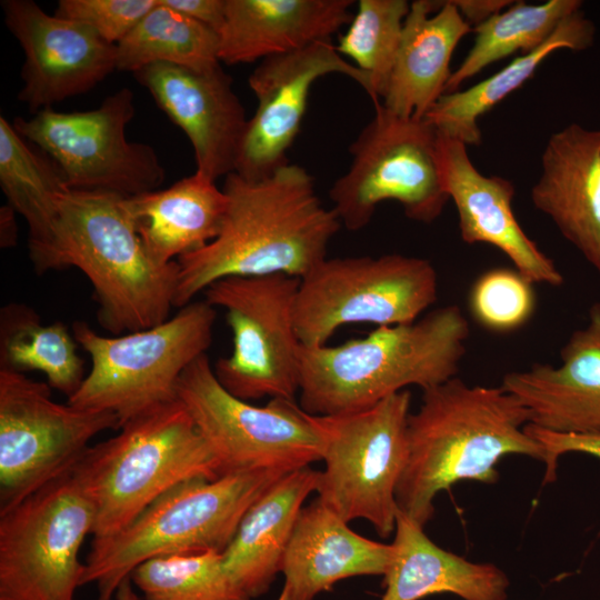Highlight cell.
Returning a JSON list of instances; mask_svg holds the SVG:
<instances>
[{
    "label": "cell",
    "instance_id": "6da1fadb",
    "mask_svg": "<svg viewBox=\"0 0 600 600\" xmlns=\"http://www.w3.org/2000/svg\"><path fill=\"white\" fill-rule=\"evenodd\" d=\"M222 190L227 210L218 237L177 260L176 308L224 278L282 273L301 279L327 258L341 228L312 176L296 163L258 179L231 172Z\"/></svg>",
    "mask_w": 600,
    "mask_h": 600
},
{
    "label": "cell",
    "instance_id": "d4e9b609",
    "mask_svg": "<svg viewBox=\"0 0 600 600\" xmlns=\"http://www.w3.org/2000/svg\"><path fill=\"white\" fill-rule=\"evenodd\" d=\"M319 471L292 470L272 483L248 509L222 552L223 564L250 598L264 594L277 574L308 496L317 491Z\"/></svg>",
    "mask_w": 600,
    "mask_h": 600
},
{
    "label": "cell",
    "instance_id": "60d3db41",
    "mask_svg": "<svg viewBox=\"0 0 600 600\" xmlns=\"http://www.w3.org/2000/svg\"><path fill=\"white\" fill-rule=\"evenodd\" d=\"M114 600H139L131 578L126 579L116 592Z\"/></svg>",
    "mask_w": 600,
    "mask_h": 600
},
{
    "label": "cell",
    "instance_id": "4316f807",
    "mask_svg": "<svg viewBox=\"0 0 600 600\" xmlns=\"http://www.w3.org/2000/svg\"><path fill=\"white\" fill-rule=\"evenodd\" d=\"M149 254L167 264L214 240L222 227L227 197L197 172L166 189L123 199Z\"/></svg>",
    "mask_w": 600,
    "mask_h": 600
},
{
    "label": "cell",
    "instance_id": "83f0119b",
    "mask_svg": "<svg viewBox=\"0 0 600 600\" xmlns=\"http://www.w3.org/2000/svg\"><path fill=\"white\" fill-rule=\"evenodd\" d=\"M593 22L579 10L566 18L539 48L513 59L487 79L462 91L444 93L423 118L438 133L466 146L481 143L479 119L522 87L557 50L583 51L594 42Z\"/></svg>",
    "mask_w": 600,
    "mask_h": 600
},
{
    "label": "cell",
    "instance_id": "3957f363",
    "mask_svg": "<svg viewBox=\"0 0 600 600\" xmlns=\"http://www.w3.org/2000/svg\"><path fill=\"white\" fill-rule=\"evenodd\" d=\"M124 197L66 189L51 239L30 259L38 273L79 269L90 281L100 326L113 336L158 326L174 307L179 264L147 251Z\"/></svg>",
    "mask_w": 600,
    "mask_h": 600
},
{
    "label": "cell",
    "instance_id": "836d02e7",
    "mask_svg": "<svg viewBox=\"0 0 600 600\" xmlns=\"http://www.w3.org/2000/svg\"><path fill=\"white\" fill-rule=\"evenodd\" d=\"M130 578L146 600H251L226 570L222 552L213 550L152 558Z\"/></svg>",
    "mask_w": 600,
    "mask_h": 600
},
{
    "label": "cell",
    "instance_id": "4fadbf2b",
    "mask_svg": "<svg viewBox=\"0 0 600 600\" xmlns=\"http://www.w3.org/2000/svg\"><path fill=\"white\" fill-rule=\"evenodd\" d=\"M300 279L282 273L231 277L210 284L204 300L226 310L232 351L219 358L213 372L232 396L296 400L300 348L294 303Z\"/></svg>",
    "mask_w": 600,
    "mask_h": 600
},
{
    "label": "cell",
    "instance_id": "b9f144b4",
    "mask_svg": "<svg viewBox=\"0 0 600 600\" xmlns=\"http://www.w3.org/2000/svg\"><path fill=\"white\" fill-rule=\"evenodd\" d=\"M277 600H290L289 597H288L287 591L283 588H282V590H281V592H280Z\"/></svg>",
    "mask_w": 600,
    "mask_h": 600
},
{
    "label": "cell",
    "instance_id": "d590c367",
    "mask_svg": "<svg viewBox=\"0 0 600 600\" xmlns=\"http://www.w3.org/2000/svg\"><path fill=\"white\" fill-rule=\"evenodd\" d=\"M158 0H59L54 14L90 27L104 41L118 44Z\"/></svg>",
    "mask_w": 600,
    "mask_h": 600
},
{
    "label": "cell",
    "instance_id": "30bf717a",
    "mask_svg": "<svg viewBox=\"0 0 600 600\" xmlns=\"http://www.w3.org/2000/svg\"><path fill=\"white\" fill-rule=\"evenodd\" d=\"M438 298L431 261L401 253L326 258L300 279L294 322L300 343L327 344L341 327L409 323Z\"/></svg>",
    "mask_w": 600,
    "mask_h": 600
},
{
    "label": "cell",
    "instance_id": "5bb4252c",
    "mask_svg": "<svg viewBox=\"0 0 600 600\" xmlns=\"http://www.w3.org/2000/svg\"><path fill=\"white\" fill-rule=\"evenodd\" d=\"M133 93L122 88L92 110L61 112L47 108L16 118V130L38 146L62 172L69 189L133 197L157 190L166 172L156 150L129 141Z\"/></svg>",
    "mask_w": 600,
    "mask_h": 600
},
{
    "label": "cell",
    "instance_id": "f546056e",
    "mask_svg": "<svg viewBox=\"0 0 600 600\" xmlns=\"http://www.w3.org/2000/svg\"><path fill=\"white\" fill-rule=\"evenodd\" d=\"M0 186L8 203L29 229V256L51 239L58 198L68 189L58 166L30 148L3 116L0 117Z\"/></svg>",
    "mask_w": 600,
    "mask_h": 600
},
{
    "label": "cell",
    "instance_id": "277c9868",
    "mask_svg": "<svg viewBox=\"0 0 600 600\" xmlns=\"http://www.w3.org/2000/svg\"><path fill=\"white\" fill-rule=\"evenodd\" d=\"M469 334L460 308L448 304L337 346L301 344L299 406L333 416L370 408L409 386H438L457 377Z\"/></svg>",
    "mask_w": 600,
    "mask_h": 600
},
{
    "label": "cell",
    "instance_id": "8d00e7d4",
    "mask_svg": "<svg viewBox=\"0 0 600 600\" xmlns=\"http://www.w3.org/2000/svg\"><path fill=\"white\" fill-rule=\"evenodd\" d=\"M524 429L543 447L546 451L544 482L549 483L556 480L558 460L564 453L579 452L600 459V433H558L541 429L530 423H528Z\"/></svg>",
    "mask_w": 600,
    "mask_h": 600
},
{
    "label": "cell",
    "instance_id": "4dcf8cb0",
    "mask_svg": "<svg viewBox=\"0 0 600 600\" xmlns=\"http://www.w3.org/2000/svg\"><path fill=\"white\" fill-rule=\"evenodd\" d=\"M581 7L580 0H548L539 4L514 1L473 28V46L452 71L444 93L458 91L463 82L486 67L517 51L524 54L539 48L566 18Z\"/></svg>",
    "mask_w": 600,
    "mask_h": 600
},
{
    "label": "cell",
    "instance_id": "44dd1931",
    "mask_svg": "<svg viewBox=\"0 0 600 600\" xmlns=\"http://www.w3.org/2000/svg\"><path fill=\"white\" fill-rule=\"evenodd\" d=\"M530 197L600 273V129L570 123L553 132Z\"/></svg>",
    "mask_w": 600,
    "mask_h": 600
},
{
    "label": "cell",
    "instance_id": "74e56055",
    "mask_svg": "<svg viewBox=\"0 0 600 600\" xmlns=\"http://www.w3.org/2000/svg\"><path fill=\"white\" fill-rule=\"evenodd\" d=\"M160 2L217 32L224 21L226 0H160Z\"/></svg>",
    "mask_w": 600,
    "mask_h": 600
},
{
    "label": "cell",
    "instance_id": "7c38bea8",
    "mask_svg": "<svg viewBox=\"0 0 600 600\" xmlns=\"http://www.w3.org/2000/svg\"><path fill=\"white\" fill-rule=\"evenodd\" d=\"M96 510L71 471L0 509V600H74Z\"/></svg>",
    "mask_w": 600,
    "mask_h": 600
},
{
    "label": "cell",
    "instance_id": "ac0fdd59",
    "mask_svg": "<svg viewBox=\"0 0 600 600\" xmlns=\"http://www.w3.org/2000/svg\"><path fill=\"white\" fill-rule=\"evenodd\" d=\"M132 74L188 137L197 173L217 181L234 171L249 119L220 63H153Z\"/></svg>",
    "mask_w": 600,
    "mask_h": 600
},
{
    "label": "cell",
    "instance_id": "52a82bcc",
    "mask_svg": "<svg viewBox=\"0 0 600 600\" xmlns=\"http://www.w3.org/2000/svg\"><path fill=\"white\" fill-rule=\"evenodd\" d=\"M216 317V308L202 300L158 326L120 336H101L87 322H74L73 337L89 354L91 368L67 402L110 411L121 427L177 400L181 374L211 346Z\"/></svg>",
    "mask_w": 600,
    "mask_h": 600
},
{
    "label": "cell",
    "instance_id": "7402d4cb",
    "mask_svg": "<svg viewBox=\"0 0 600 600\" xmlns=\"http://www.w3.org/2000/svg\"><path fill=\"white\" fill-rule=\"evenodd\" d=\"M391 543L362 537L318 498L300 511L281 572L290 600H313L336 582L359 576H384Z\"/></svg>",
    "mask_w": 600,
    "mask_h": 600
},
{
    "label": "cell",
    "instance_id": "8fae6325",
    "mask_svg": "<svg viewBox=\"0 0 600 600\" xmlns=\"http://www.w3.org/2000/svg\"><path fill=\"white\" fill-rule=\"evenodd\" d=\"M177 399L214 454L220 473L292 471L322 460L323 439L316 416L296 400L253 406L229 393L207 354L192 362L177 384Z\"/></svg>",
    "mask_w": 600,
    "mask_h": 600
},
{
    "label": "cell",
    "instance_id": "f1b7e54d",
    "mask_svg": "<svg viewBox=\"0 0 600 600\" xmlns=\"http://www.w3.org/2000/svg\"><path fill=\"white\" fill-rule=\"evenodd\" d=\"M0 317L1 368L40 371L52 389L71 397L86 374L68 327L60 321L42 323L33 309L20 303L3 307Z\"/></svg>",
    "mask_w": 600,
    "mask_h": 600
},
{
    "label": "cell",
    "instance_id": "d6986e66",
    "mask_svg": "<svg viewBox=\"0 0 600 600\" xmlns=\"http://www.w3.org/2000/svg\"><path fill=\"white\" fill-rule=\"evenodd\" d=\"M468 146L437 132L436 158L442 187L456 206L461 239L487 243L507 256L531 283L559 287L563 276L518 222L516 188L499 176H484L472 163Z\"/></svg>",
    "mask_w": 600,
    "mask_h": 600
},
{
    "label": "cell",
    "instance_id": "ba28073f",
    "mask_svg": "<svg viewBox=\"0 0 600 600\" xmlns=\"http://www.w3.org/2000/svg\"><path fill=\"white\" fill-rule=\"evenodd\" d=\"M411 392L354 412L316 416L323 439L318 499L346 522L369 521L381 538L396 529V491L408 456Z\"/></svg>",
    "mask_w": 600,
    "mask_h": 600
},
{
    "label": "cell",
    "instance_id": "ffe728a7",
    "mask_svg": "<svg viewBox=\"0 0 600 600\" xmlns=\"http://www.w3.org/2000/svg\"><path fill=\"white\" fill-rule=\"evenodd\" d=\"M560 364L534 363L504 374L501 387L530 413V424L558 433H600V302L560 351Z\"/></svg>",
    "mask_w": 600,
    "mask_h": 600
},
{
    "label": "cell",
    "instance_id": "f35d334b",
    "mask_svg": "<svg viewBox=\"0 0 600 600\" xmlns=\"http://www.w3.org/2000/svg\"><path fill=\"white\" fill-rule=\"evenodd\" d=\"M463 19L474 27L511 6V0H451Z\"/></svg>",
    "mask_w": 600,
    "mask_h": 600
},
{
    "label": "cell",
    "instance_id": "1f68e13d",
    "mask_svg": "<svg viewBox=\"0 0 600 600\" xmlns=\"http://www.w3.org/2000/svg\"><path fill=\"white\" fill-rule=\"evenodd\" d=\"M153 63L193 69L221 63L218 32L158 0L117 44V70L134 73Z\"/></svg>",
    "mask_w": 600,
    "mask_h": 600
},
{
    "label": "cell",
    "instance_id": "d6a6232c",
    "mask_svg": "<svg viewBox=\"0 0 600 600\" xmlns=\"http://www.w3.org/2000/svg\"><path fill=\"white\" fill-rule=\"evenodd\" d=\"M409 10L407 0H359L336 44L338 52L366 74L373 104L386 93Z\"/></svg>",
    "mask_w": 600,
    "mask_h": 600
},
{
    "label": "cell",
    "instance_id": "5b68a950",
    "mask_svg": "<svg viewBox=\"0 0 600 600\" xmlns=\"http://www.w3.org/2000/svg\"><path fill=\"white\" fill-rule=\"evenodd\" d=\"M119 430L90 446L71 470L96 510L93 538L120 532L180 482L221 476L214 454L178 399Z\"/></svg>",
    "mask_w": 600,
    "mask_h": 600
},
{
    "label": "cell",
    "instance_id": "2e32d148",
    "mask_svg": "<svg viewBox=\"0 0 600 600\" xmlns=\"http://www.w3.org/2000/svg\"><path fill=\"white\" fill-rule=\"evenodd\" d=\"M330 73L356 81L367 93L366 74L343 58L332 40L268 57L248 83L258 104L249 119L233 172L258 179L289 161L287 154L300 132L313 83Z\"/></svg>",
    "mask_w": 600,
    "mask_h": 600
},
{
    "label": "cell",
    "instance_id": "e0dca14e",
    "mask_svg": "<svg viewBox=\"0 0 600 600\" xmlns=\"http://www.w3.org/2000/svg\"><path fill=\"white\" fill-rule=\"evenodd\" d=\"M24 62L18 99L33 114L86 93L117 70V46L90 27L47 13L32 0L1 1Z\"/></svg>",
    "mask_w": 600,
    "mask_h": 600
},
{
    "label": "cell",
    "instance_id": "484cf974",
    "mask_svg": "<svg viewBox=\"0 0 600 600\" xmlns=\"http://www.w3.org/2000/svg\"><path fill=\"white\" fill-rule=\"evenodd\" d=\"M393 558L384 577L380 600H420L450 593L462 600H506L510 581L489 562H471L437 546L424 527L397 514Z\"/></svg>",
    "mask_w": 600,
    "mask_h": 600
},
{
    "label": "cell",
    "instance_id": "e575fe53",
    "mask_svg": "<svg viewBox=\"0 0 600 600\" xmlns=\"http://www.w3.org/2000/svg\"><path fill=\"white\" fill-rule=\"evenodd\" d=\"M532 284L518 270L496 268L472 284L469 308L482 327L508 332L526 324L536 308Z\"/></svg>",
    "mask_w": 600,
    "mask_h": 600
},
{
    "label": "cell",
    "instance_id": "cb8c5ba5",
    "mask_svg": "<svg viewBox=\"0 0 600 600\" xmlns=\"http://www.w3.org/2000/svg\"><path fill=\"white\" fill-rule=\"evenodd\" d=\"M470 31L451 0L412 1L381 104L398 116L423 119L444 94L453 51Z\"/></svg>",
    "mask_w": 600,
    "mask_h": 600
},
{
    "label": "cell",
    "instance_id": "9a60e30c",
    "mask_svg": "<svg viewBox=\"0 0 600 600\" xmlns=\"http://www.w3.org/2000/svg\"><path fill=\"white\" fill-rule=\"evenodd\" d=\"M51 389L0 368V509L70 472L97 434L120 428L114 413L59 403Z\"/></svg>",
    "mask_w": 600,
    "mask_h": 600
},
{
    "label": "cell",
    "instance_id": "8992f818",
    "mask_svg": "<svg viewBox=\"0 0 600 600\" xmlns=\"http://www.w3.org/2000/svg\"><path fill=\"white\" fill-rule=\"evenodd\" d=\"M288 472H233L176 484L120 532L93 538L82 584L93 582L98 600H113L120 584L149 559L210 550L223 552L251 504Z\"/></svg>",
    "mask_w": 600,
    "mask_h": 600
},
{
    "label": "cell",
    "instance_id": "9c48e42d",
    "mask_svg": "<svg viewBox=\"0 0 600 600\" xmlns=\"http://www.w3.org/2000/svg\"><path fill=\"white\" fill-rule=\"evenodd\" d=\"M436 147L437 130L424 119L398 116L376 103L373 118L349 147L348 170L329 190L341 227L363 229L384 201L398 202L410 220H437L449 197Z\"/></svg>",
    "mask_w": 600,
    "mask_h": 600
},
{
    "label": "cell",
    "instance_id": "7a4b0ae2",
    "mask_svg": "<svg viewBox=\"0 0 600 600\" xmlns=\"http://www.w3.org/2000/svg\"><path fill=\"white\" fill-rule=\"evenodd\" d=\"M408 419V456L396 499L420 526L434 514L436 496L460 481L493 483L499 461L521 454L546 461L524 429L529 410L500 387L470 386L453 377L422 390Z\"/></svg>",
    "mask_w": 600,
    "mask_h": 600
},
{
    "label": "cell",
    "instance_id": "ab89813d",
    "mask_svg": "<svg viewBox=\"0 0 600 600\" xmlns=\"http://www.w3.org/2000/svg\"><path fill=\"white\" fill-rule=\"evenodd\" d=\"M16 211L9 206L0 208V246L1 248H11L17 244L18 224Z\"/></svg>",
    "mask_w": 600,
    "mask_h": 600
},
{
    "label": "cell",
    "instance_id": "603a6c76",
    "mask_svg": "<svg viewBox=\"0 0 600 600\" xmlns=\"http://www.w3.org/2000/svg\"><path fill=\"white\" fill-rule=\"evenodd\" d=\"M353 0H226L219 60L250 63L332 40L353 17Z\"/></svg>",
    "mask_w": 600,
    "mask_h": 600
}]
</instances>
